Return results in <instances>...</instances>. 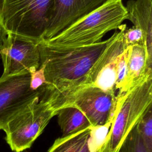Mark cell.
<instances>
[{"instance_id": "cell-17", "label": "cell", "mask_w": 152, "mask_h": 152, "mask_svg": "<svg viewBox=\"0 0 152 152\" xmlns=\"http://www.w3.org/2000/svg\"><path fill=\"white\" fill-rule=\"evenodd\" d=\"M118 152H147L139 134L137 125L126 137Z\"/></svg>"}, {"instance_id": "cell-16", "label": "cell", "mask_w": 152, "mask_h": 152, "mask_svg": "<svg viewBox=\"0 0 152 152\" xmlns=\"http://www.w3.org/2000/svg\"><path fill=\"white\" fill-rule=\"evenodd\" d=\"M137 127L147 152H152V108L151 106L145 112Z\"/></svg>"}, {"instance_id": "cell-2", "label": "cell", "mask_w": 152, "mask_h": 152, "mask_svg": "<svg viewBox=\"0 0 152 152\" xmlns=\"http://www.w3.org/2000/svg\"><path fill=\"white\" fill-rule=\"evenodd\" d=\"M122 0H109L75 21L53 37L40 43L54 48H71L95 44L127 20Z\"/></svg>"}, {"instance_id": "cell-20", "label": "cell", "mask_w": 152, "mask_h": 152, "mask_svg": "<svg viewBox=\"0 0 152 152\" xmlns=\"http://www.w3.org/2000/svg\"><path fill=\"white\" fill-rule=\"evenodd\" d=\"M46 63L42 62L40 64V66L36 71H32L30 74V86L32 90H36L39 87L46 84L45 77V69Z\"/></svg>"}, {"instance_id": "cell-22", "label": "cell", "mask_w": 152, "mask_h": 152, "mask_svg": "<svg viewBox=\"0 0 152 152\" xmlns=\"http://www.w3.org/2000/svg\"><path fill=\"white\" fill-rule=\"evenodd\" d=\"M80 152H90L89 150H88V147H87V142H86V143L85 144V145H84V147H83V148H82V150H81V151ZM97 152H100V150H99V151H97Z\"/></svg>"}, {"instance_id": "cell-6", "label": "cell", "mask_w": 152, "mask_h": 152, "mask_svg": "<svg viewBox=\"0 0 152 152\" xmlns=\"http://www.w3.org/2000/svg\"><path fill=\"white\" fill-rule=\"evenodd\" d=\"M27 71L0 77V130L18 112L38 98L45 90V84L36 90L30 86Z\"/></svg>"}, {"instance_id": "cell-7", "label": "cell", "mask_w": 152, "mask_h": 152, "mask_svg": "<svg viewBox=\"0 0 152 152\" xmlns=\"http://www.w3.org/2000/svg\"><path fill=\"white\" fill-rule=\"evenodd\" d=\"M117 97L115 93L87 86L78 88L65 98L61 107L72 106L81 111L92 126L103 125L114 117Z\"/></svg>"}, {"instance_id": "cell-18", "label": "cell", "mask_w": 152, "mask_h": 152, "mask_svg": "<svg viewBox=\"0 0 152 152\" xmlns=\"http://www.w3.org/2000/svg\"><path fill=\"white\" fill-rule=\"evenodd\" d=\"M129 56V47L125 48L119 55L116 65V84L115 89L119 91L125 81L126 73V66Z\"/></svg>"}, {"instance_id": "cell-19", "label": "cell", "mask_w": 152, "mask_h": 152, "mask_svg": "<svg viewBox=\"0 0 152 152\" xmlns=\"http://www.w3.org/2000/svg\"><path fill=\"white\" fill-rule=\"evenodd\" d=\"M123 42L125 47L136 44L144 45L149 58L152 59V57L149 55L147 51L145 35L140 28L134 26L128 29L126 28L123 33Z\"/></svg>"}, {"instance_id": "cell-4", "label": "cell", "mask_w": 152, "mask_h": 152, "mask_svg": "<svg viewBox=\"0 0 152 152\" xmlns=\"http://www.w3.org/2000/svg\"><path fill=\"white\" fill-rule=\"evenodd\" d=\"M114 117L100 152H118L131 130L152 104V75L122 94H116Z\"/></svg>"}, {"instance_id": "cell-11", "label": "cell", "mask_w": 152, "mask_h": 152, "mask_svg": "<svg viewBox=\"0 0 152 152\" xmlns=\"http://www.w3.org/2000/svg\"><path fill=\"white\" fill-rule=\"evenodd\" d=\"M129 56L126 73L122 89L117 94H122L135 85L152 75L151 62L144 45L136 44L129 46Z\"/></svg>"}, {"instance_id": "cell-10", "label": "cell", "mask_w": 152, "mask_h": 152, "mask_svg": "<svg viewBox=\"0 0 152 152\" xmlns=\"http://www.w3.org/2000/svg\"><path fill=\"white\" fill-rule=\"evenodd\" d=\"M109 0H55L42 42L48 40Z\"/></svg>"}, {"instance_id": "cell-3", "label": "cell", "mask_w": 152, "mask_h": 152, "mask_svg": "<svg viewBox=\"0 0 152 152\" xmlns=\"http://www.w3.org/2000/svg\"><path fill=\"white\" fill-rule=\"evenodd\" d=\"M55 0H2L1 24L7 33L40 43L51 19Z\"/></svg>"}, {"instance_id": "cell-21", "label": "cell", "mask_w": 152, "mask_h": 152, "mask_svg": "<svg viewBox=\"0 0 152 152\" xmlns=\"http://www.w3.org/2000/svg\"><path fill=\"white\" fill-rule=\"evenodd\" d=\"M2 0H0V43H1L4 37L7 34V32L4 28L1 21V8H2Z\"/></svg>"}, {"instance_id": "cell-5", "label": "cell", "mask_w": 152, "mask_h": 152, "mask_svg": "<svg viewBox=\"0 0 152 152\" xmlns=\"http://www.w3.org/2000/svg\"><path fill=\"white\" fill-rule=\"evenodd\" d=\"M57 112L51 96V87L46 83L43 93L5 126V140L11 150L23 152L30 148Z\"/></svg>"}, {"instance_id": "cell-12", "label": "cell", "mask_w": 152, "mask_h": 152, "mask_svg": "<svg viewBox=\"0 0 152 152\" xmlns=\"http://www.w3.org/2000/svg\"><path fill=\"white\" fill-rule=\"evenodd\" d=\"M125 8L127 20L143 31L148 53L152 57V0H130Z\"/></svg>"}, {"instance_id": "cell-15", "label": "cell", "mask_w": 152, "mask_h": 152, "mask_svg": "<svg viewBox=\"0 0 152 152\" xmlns=\"http://www.w3.org/2000/svg\"><path fill=\"white\" fill-rule=\"evenodd\" d=\"M113 119L104 125L92 126L87 141V145L90 152H97L103 146Z\"/></svg>"}, {"instance_id": "cell-13", "label": "cell", "mask_w": 152, "mask_h": 152, "mask_svg": "<svg viewBox=\"0 0 152 152\" xmlns=\"http://www.w3.org/2000/svg\"><path fill=\"white\" fill-rule=\"evenodd\" d=\"M56 116L62 132L61 137H65L92 126L84 113L74 107H62L58 110Z\"/></svg>"}, {"instance_id": "cell-14", "label": "cell", "mask_w": 152, "mask_h": 152, "mask_svg": "<svg viewBox=\"0 0 152 152\" xmlns=\"http://www.w3.org/2000/svg\"><path fill=\"white\" fill-rule=\"evenodd\" d=\"M91 127L57 138L47 152H80L87 141Z\"/></svg>"}, {"instance_id": "cell-8", "label": "cell", "mask_w": 152, "mask_h": 152, "mask_svg": "<svg viewBox=\"0 0 152 152\" xmlns=\"http://www.w3.org/2000/svg\"><path fill=\"white\" fill-rule=\"evenodd\" d=\"M0 56L4 67L2 77L30 73L40 66L39 44L11 33H7L0 43Z\"/></svg>"}, {"instance_id": "cell-1", "label": "cell", "mask_w": 152, "mask_h": 152, "mask_svg": "<svg viewBox=\"0 0 152 152\" xmlns=\"http://www.w3.org/2000/svg\"><path fill=\"white\" fill-rule=\"evenodd\" d=\"M111 39L112 36L93 45L71 48H54L39 43L40 64L46 63V83L61 96V107L66 96L81 87L88 71Z\"/></svg>"}, {"instance_id": "cell-9", "label": "cell", "mask_w": 152, "mask_h": 152, "mask_svg": "<svg viewBox=\"0 0 152 152\" xmlns=\"http://www.w3.org/2000/svg\"><path fill=\"white\" fill-rule=\"evenodd\" d=\"M126 28V24H122L119 31L112 34L111 40L88 71L81 87H96L116 93V65L119 55L126 48L123 42V33Z\"/></svg>"}]
</instances>
